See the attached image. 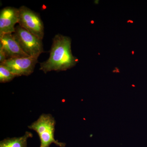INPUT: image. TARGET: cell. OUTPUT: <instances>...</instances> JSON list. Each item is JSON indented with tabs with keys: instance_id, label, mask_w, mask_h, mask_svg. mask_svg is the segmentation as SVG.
Returning <instances> with one entry per match:
<instances>
[{
	"instance_id": "obj_1",
	"label": "cell",
	"mask_w": 147,
	"mask_h": 147,
	"mask_svg": "<svg viewBox=\"0 0 147 147\" xmlns=\"http://www.w3.org/2000/svg\"><path fill=\"white\" fill-rule=\"evenodd\" d=\"M71 38L60 34L56 35L48 59L40 63V70L45 73L52 71H66L78 63V59L72 55Z\"/></svg>"
},
{
	"instance_id": "obj_2",
	"label": "cell",
	"mask_w": 147,
	"mask_h": 147,
	"mask_svg": "<svg viewBox=\"0 0 147 147\" xmlns=\"http://www.w3.org/2000/svg\"><path fill=\"white\" fill-rule=\"evenodd\" d=\"M55 118L50 114H42L38 119L28 126L38 134L40 140V147H50L52 144L59 147H65L66 144L59 142L55 138Z\"/></svg>"
},
{
	"instance_id": "obj_3",
	"label": "cell",
	"mask_w": 147,
	"mask_h": 147,
	"mask_svg": "<svg viewBox=\"0 0 147 147\" xmlns=\"http://www.w3.org/2000/svg\"><path fill=\"white\" fill-rule=\"evenodd\" d=\"M13 34L23 51L30 57L38 59L40 55L44 52L42 40L19 25L15 27Z\"/></svg>"
},
{
	"instance_id": "obj_4",
	"label": "cell",
	"mask_w": 147,
	"mask_h": 147,
	"mask_svg": "<svg viewBox=\"0 0 147 147\" xmlns=\"http://www.w3.org/2000/svg\"><path fill=\"white\" fill-rule=\"evenodd\" d=\"M18 9V25L42 40L44 36V27L39 13L25 6H21Z\"/></svg>"
},
{
	"instance_id": "obj_5",
	"label": "cell",
	"mask_w": 147,
	"mask_h": 147,
	"mask_svg": "<svg viewBox=\"0 0 147 147\" xmlns=\"http://www.w3.org/2000/svg\"><path fill=\"white\" fill-rule=\"evenodd\" d=\"M38 59L28 57L7 59L0 64L3 65L11 73L17 76H28L34 72Z\"/></svg>"
},
{
	"instance_id": "obj_6",
	"label": "cell",
	"mask_w": 147,
	"mask_h": 147,
	"mask_svg": "<svg viewBox=\"0 0 147 147\" xmlns=\"http://www.w3.org/2000/svg\"><path fill=\"white\" fill-rule=\"evenodd\" d=\"M19 18L18 8L7 7L2 9L0 12V36L13 33Z\"/></svg>"
},
{
	"instance_id": "obj_7",
	"label": "cell",
	"mask_w": 147,
	"mask_h": 147,
	"mask_svg": "<svg viewBox=\"0 0 147 147\" xmlns=\"http://www.w3.org/2000/svg\"><path fill=\"white\" fill-rule=\"evenodd\" d=\"M0 48L5 54L7 59L30 57L23 51L13 34H6L0 36Z\"/></svg>"
},
{
	"instance_id": "obj_8",
	"label": "cell",
	"mask_w": 147,
	"mask_h": 147,
	"mask_svg": "<svg viewBox=\"0 0 147 147\" xmlns=\"http://www.w3.org/2000/svg\"><path fill=\"white\" fill-rule=\"evenodd\" d=\"M32 137L33 134L31 132L26 131L22 137L4 139L0 142V147H28V139Z\"/></svg>"
},
{
	"instance_id": "obj_9",
	"label": "cell",
	"mask_w": 147,
	"mask_h": 147,
	"mask_svg": "<svg viewBox=\"0 0 147 147\" xmlns=\"http://www.w3.org/2000/svg\"><path fill=\"white\" fill-rule=\"evenodd\" d=\"M16 77L15 75L11 73L5 67L0 64V83L10 82Z\"/></svg>"
}]
</instances>
